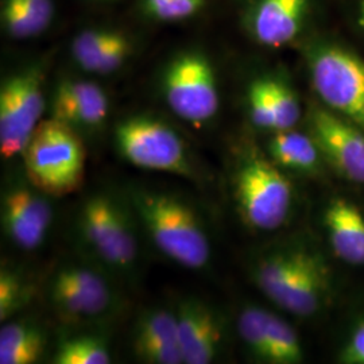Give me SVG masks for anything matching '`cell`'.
<instances>
[{
	"label": "cell",
	"mask_w": 364,
	"mask_h": 364,
	"mask_svg": "<svg viewBox=\"0 0 364 364\" xmlns=\"http://www.w3.org/2000/svg\"><path fill=\"white\" fill-rule=\"evenodd\" d=\"M251 275L266 299L301 318L323 312L332 294L326 259L305 245L267 250L254 262Z\"/></svg>",
	"instance_id": "obj_1"
},
{
	"label": "cell",
	"mask_w": 364,
	"mask_h": 364,
	"mask_svg": "<svg viewBox=\"0 0 364 364\" xmlns=\"http://www.w3.org/2000/svg\"><path fill=\"white\" fill-rule=\"evenodd\" d=\"M144 232L168 259L189 270H203L212 259L207 228L195 209L178 196L132 188L126 197Z\"/></svg>",
	"instance_id": "obj_2"
},
{
	"label": "cell",
	"mask_w": 364,
	"mask_h": 364,
	"mask_svg": "<svg viewBox=\"0 0 364 364\" xmlns=\"http://www.w3.org/2000/svg\"><path fill=\"white\" fill-rule=\"evenodd\" d=\"M136 221L127 198L107 192L93 193L78 209V243L105 273L129 277L139 258Z\"/></svg>",
	"instance_id": "obj_3"
},
{
	"label": "cell",
	"mask_w": 364,
	"mask_h": 364,
	"mask_svg": "<svg viewBox=\"0 0 364 364\" xmlns=\"http://www.w3.org/2000/svg\"><path fill=\"white\" fill-rule=\"evenodd\" d=\"M232 177L237 213L251 230L273 232L287 224L293 210V185L285 170L257 147L240 153Z\"/></svg>",
	"instance_id": "obj_4"
},
{
	"label": "cell",
	"mask_w": 364,
	"mask_h": 364,
	"mask_svg": "<svg viewBox=\"0 0 364 364\" xmlns=\"http://www.w3.org/2000/svg\"><path fill=\"white\" fill-rule=\"evenodd\" d=\"M22 156L27 180L45 195H72L84 182L87 153L81 134L54 117L41 120Z\"/></svg>",
	"instance_id": "obj_5"
},
{
	"label": "cell",
	"mask_w": 364,
	"mask_h": 364,
	"mask_svg": "<svg viewBox=\"0 0 364 364\" xmlns=\"http://www.w3.org/2000/svg\"><path fill=\"white\" fill-rule=\"evenodd\" d=\"M313 91L323 105L364 130V60L329 41L305 50Z\"/></svg>",
	"instance_id": "obj_6"
},
{
	"label": "cell",
	"mask_w": 364,
	"mask_h": 364,
	"mask_svg": "<svg viewBox=\"0 0 364 364\" xmlns=\"http://www.w3.org/2000/svg\"><path fill=\"white\" fill-rule=\"evenodd\" d=\"M119 154L139 169L193 178L195 164L181 135L166 122L150 115L123 119L115 129Z\"/></svg>",
	"instance_id": "obj_7"
},
{
	"label": "cell",
	"mask_w": 364,
	"mask_h": 364,
	"mask_svg": "<svg viewBox=\"0 0 364 364\" xmlns=\"http://www.w3.org/2000/svg\"><path fill=\"white\" fill-rule=\"evenodd\" d=\"M161 93L176 117L197 127L210 122L220 108L215 66L200 50H185L170 60L161 75Z\"/></svg>",
	"instance_id": "obj_8"
},
{
	"label": "cell",
	"mask_w": 364,
	"mask_h": 364,
	"mask_svg": "<svg viewBox=\"0 0 364 364\" xmlns=\"http://www.w3.org/2000/svg\"><path fill=\"white\" fill-rule=\"evenodd\" d=\"M48 299L57 314L68 323H97L119 309L117 296L109 278L99 266L70 263L53 273Z\"/></svg>",
	"instance_id": "obj_9"
},
{
	"label": "cell",
	"mask_w": 364,
	"mask_h": 364,
	"mask_svg": "<svg viewBox=\"0 0 364 364\" xmlns=\"http://www.w3.org/2000/svg\"><path fill=\"white\" fill-rule=\"evenodd\" d=\"M45 65L36 63L10 75L0 88V153L22 156L45 111Z\"/></svg>",
	"instance_id": "obj_10"
},
{
	"label": "cell",
	"mask_w": 364,
	"mask_h": 364,
	"mask_svg": "<svg viewBox=\"0 0 364 364\" xmlns=\"http://www.w3.org/2000/svg\"><path fill=\"white\" fill-rule=\"evenodd\" d=\"M309 134L340 177L364 183V130L321 105L311 111Z\"/></svg>",
	"instance_id": "obj_11"
},
{
	"label": "cell",
	"mask_w": 364,
	"mask_h": 364,
	"mask_svg": "<svg viewBox=\"0 0 364 364\" xmlns=\"http://www.w3.org/2000/svg\"><path fill=\"white\" fill-rule=\"evenodd\" d=\"M48 197L34 185H15L1 198V223L7 237L23 251L41 247L52 227Z\"/></svg>",
	"instance_id": "obj_12"
},
{
	"label": "cell",
	"mask_w": 364,
	"mask_h": 364,
	"mask_svg": "<svg viewBox=\"0 0 364 364\" xmlns=\"http://www.w3.org/2000/svg\"><path fill=\"white\" fill-rule=\"evenodd\" d=\"M174 309L183 364L216 362L225 340L220 314L208 302L197 297L182 299Z\"/></svg>",
	"instance_id": "obj_13"
},
{
	"label": "cell",
	"mask_w": 364,
	"mask_h": 364,
	"mask_svg": "<svg viewBox=\"0 0 364 364\" xmlns=\"http://www.w3.org/2000/svg\"><path fill=\"white\" fill-rule=\"evenodd\" d=\"M314 0H252L243 23L260 46L279 49L302 33Z\"/></svg>",
	"instance_id": "obj_14"
},
{
	"label": "cell",
	"mask_w": 364,
	"mask_h": 364,
	"mask_svg": "<svg viewBox=\"0 0 364 364\" xmlns=\"http://www.w3.org/2000/svg\"><path fill=\"white\" fill-rule=\"evenodd\" d=\"M52 117L81 134L100 129L108 117L109 102L105 88L84 78H64L53 92Z\"/></svg>",
	"instance_id": "obj_15"
},
{
	"label": "cell",
	"mask_w": 364,
	"mask_h": 364,
	"mask_svg": "<svg viewBox=\"0 0 364 364\" xmlns=\"http://www.w3.org/2000/svg\"><path fill=\"white\" fill-rule=\"evenodd\" d=\"M131 348L147 364H183L176 309L156 306L141 313L132 331Z\"/></svg>",
	"instance_id": "obj_16"
},
{
	"label": "cell",
	"mask_w": 364,
	"mask_h": 364,
	"mask_svg": "<svg viewBox=\"0 0 364 364\" xmlns=\"http://www.w3.org/2000/svg\"><path fill=\"white\" fill-rule=\"evenodd\" d=\"M76 65L85 73L105 76L115 73L134 54L132 39L112 27H90L78 33L70 43Z\"/></svg>",
	"instance_id": "obj_17"
},
{
	"label": "cell",
	"mask_w": 364,
	"mask_h": 364,
	"mask_svg": "<svg viewBox=\"0 0 364 364\" xmlns=\"http://www.w3.org/2000/svg\"><path fill=\"white\" fill-rule=\"evenodd\" d=\"M323 223L332 252L350 266H364V213L351 200L332 198Z\"/></svg>",
	"instance_id": "obj_18"
},
{
	"label": "cell",
	"mask_w": 364,
	"mask_h": 364,
	"mask_svg": "<svg viewBox=\"0 0 364 364\" xmlns=\"http://www.w3.org/2000/svg\"><path fill=\"white\" fill-rule=\"evenodd\" d=\"M266 154L281 169L301 174L317 173L323 159L312 135L294 129L273 132Z\"/></svg>",
	"instance_id": "obj_19"
},
{
	"label": "cell",
	"mask_w": 364,
	"mask_h": 364,
	"mask_svg": "<svg viewBox=\"0 0 364 364\" xmlns=\"http://www.w3.org/2000/svg\"><path fill=\"white\" fill-rule=\"evenodd\" d=\"M46 333L30 320L6 321L0 329V364L38 363L46 350Z\"/></svg>",
	"instance_id": "obj_20"
},
{
	"label": "cell",
	"mask_w": 364,
	"mask_h": 364,
	"mask_svg": "<svg viewBox=\"0 0 364 364\" xmlns=\"http://www.w3.org/2000/svg\"><path fill=\"white\" fill-rule=\"evenodd\" d=\"M53 16V0H1V26L14 39L38 37L50 26Z\"/></svg>",
	"instance_id": "obj_21"
},
{
	"label": "cell",
	"mask_w": 364,
	"mask_h": 364,
	"mask_svg": "<svg viewBox=\"0 0 364 364\" xmlns=\"http://www.w3.org/2000/svg\"><path fill=\"white\" fill-rule=\"evenodd\" d=\"M255 80L273 115L275 132L294 129L302 114L296 92L287 81L274 76H262Z\"/></svg>",
	"instance_id": "obj_22"
},
{
	"label": "cell",
	"mask_w": 364,
	"mask_h": 364,
	"mask_svg": "<svg viewBox=\"0 0 364 364\" xmlns=\"http://www.w3.org/2000/svg\"><path fill=\"white\" fill-rule=\"evenodd\" d=\"M305 353L297 331L269 311L267 313V363L299 364L304 362Z\"/></svg>",
	"instance_id": "obj_23"
},
{
	"label": "cell",
	"mask_w": 364,
	"mask_h": 364,
	"mask_svg": "<svg viewBox=\"0 0 364 364\" xmlns=\"http://www.w3.org/2000/svg\"><path fill=\"white\" fill-rule=\"evenodd\" d=\"M55 364H108L112 362L103 336L82 333L64 338L53 355Z\"/></svg>",
	"instance_id": "obj_24"
},
{
	"label": "cell",
	"mask_w": 364,
	"mask_h": 364,
	"mask_svg": "<svg viewBox=\"0 0 364 364\" xmlns=\"http://www.w3.org/2000/svg\"><path fill=\"white\" fill-rule=\"evenodd\" d=\"M267 313L257 305L242 308L237 314L236 329L250 356L260 363H267Z\"/></svg>",
	"instance_id": "obj_25"
},
{
	"label": "cell",
	"mask_w": 364,
	"mask_h": 364,
	"mask_svg": "<svg viewBox=\"0 0 364 364\" xmlns=\"http://www.w3.org/2000/svg\"><path fill=\"white\" fill-rule=\"evenodd\" d=\"M34 297L33 285L26 277L10 267L0 272V321H9L25 309Z\"/></svg>",
	"instance_id": "obj_26"
},
{
	"label": "cell",
	"mask_w": 364,
	"mask_h": 364,
	"mask_svg": "<svg viewBox=\"0 0 364 364\" xmlns=\"http://www.w3.org/2000/svg\"><path fill=\"white\" fill-rule=\"evenodd\" d=\"M139 6L153 22L180 23L203 13L207 0H139Z\"/></svg>",
	"instance_id": "obj_27"
},
{
	"label": "cell",
	"mask_w": 364,
	"mask_h": 364,
	"mask_svg": "<svg viewBox=\"0 0 364 364\" xmlns=\"http://www.w3.org/2000/svg\"><path fill=\"white\" fill-rule=\"evenodd\" d=\"M247 109L250 120L257 129L275 132L273 115L266 105L263 93L260 91L259 85L255 78L248 85Z\"/></svg>",
	"instance_id": "obj_28"
},
{
	"label": "cell",
	"mask_w": 364,
	"mask_h": 364,
	"mask_svg": "<svg viewBox=\"0 0 364 364\" xmlns=\"http://www.w3.org/2000/svg\"><path fill=\"white\" fill-rule=\"evenodd\" d=\"M346 364H364V320L353 329L338 356Z\"/></svg>",
	"instance_id": "obj_29"
},
{
	"label": "cell",
	"mask_w": 364,
	"mask_h": 364,
	"mask_svg": "<svg viewBox=\"0 0 364 364\" xmlns=\"http://www.w3.org/2000/svg\"><path fill=\"white\" fill-rule=\"evenodd\" d=\"M355 16H356V23H358V26L360 27L362 31L364 33V0H359V1H358Z\"/></svg>",
	"instance_id": "obj_30"
},
{
	"label": "cell",
	"mask_w": 364,
	"mask_h": 364,
	"mask_svg": "<svg viewBox=\"0 0 364 364\" xmlns=\"http://www.w3.org/2000/svg\"><path fill=\"white\" fill-rule=\"evenodd\" d=\"M93 1H112V0H93Z\"/></svg>",
	"instance_id": "obj_31"
}]
</instances>
